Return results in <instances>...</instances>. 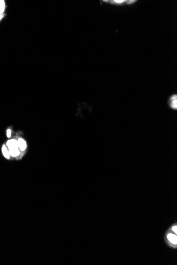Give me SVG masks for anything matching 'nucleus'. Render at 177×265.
<instances>
[{"mask_svg":"<svg viewBox=\"0 0 177 265\" xmlns=\"http://www.w3.org/2000/svg\"><path fill=\"white\" fill-rule=\"evenodd\" d=\"M7 137L8 138H10V136H11V131H10V130L9 129V130H7Z\"/></svg>","mask_w":177,"mask_h":265,"instance_id":"10","label":"nucleus"},{"mask_svg":"<svg viewBox=\"0 0 177 265\" xmlns=\"http://www.w3.org/2000/svg\"><path fill=\"white\" fill-rule=\"evenodd\" d=\"M104 1L105 2H109L110 3L117 5H121L125 3L128 4H130L135 2V1H131V0H129V1H126V0H114V1Z\"/></svg>","mask_w":177,"mask_h":265,"instance_id":"2","label":"nucleus"},{"mask_svg":"<svg viewBox=\"0 0 177 265\" xmlns=\"http://www.w3.org/2000/svg\"><path fill=\"white\" fill-rule=\"evenodd\" d=\"M9 153L10 155L12 157H17L20 154V151H19V150L18 149V148L9 149Z\"/></svg>","mask_w":177,"mask_h":265,"instance_id":"7","label":"nucleus"},{"mask_svg":"<svg viewBox=\"0 0 177 265\" xmlns=\"http://www.w3.org/2000/svg\"><path fill=\"white\" fill-rule=\"evenodd\" d=\"M17 141L18 144V147H19L20 149L22 151L24 150L27 147V144L26 141L22 139H19Z\"/></svg>","mask_w":177,"mask_h":265,"instance_id":"6","label":"nucleus"},{"mask_svg":"<svg viewBox=\"0 0 177 265\" xmlns=\"http://www.w3.org/2000/svg\"><path fill=\"white\" fill-rule=\"evenodd\" d=\"M7 145L9 149L18 148V141L16 140H14V139H12V140H10L8 141V142L7 143Z\"/></svg>","mask_w":177,"mask_h":265,"instance_id":"4","label":"nucleus"},{"mask_svg":"<svg viewBox=\"0 0 177 265\" xmlns=\"http://www.w3.org/2000/svg\"><path fill=\"white\" fill-rule=\"evenodd\" d=\"M7 4L4 0H0V21L6 16Z\"/></svg>","mask_w":177,"mask_h":265,"instance_id":"1","label":"nucleus"},{"mask_svg":"<svg viewBox=\"0 0 177 265\" xmlns=\"http://www.w3.org/2000/svg\"><path fill=\"white\" fill-rule=\"evenodd\" d=\"M169 104L170 107L174 109L177 108V96L176 94L173 95L169 100Z\"/></svg>","mask_w":177,"mask_h":265,"instance_id":"3","label":"nucleus"},{"mask_svg":"<svg viewBox=\"0 0 177 265\" xmlns=\"http://www.w3.org/2000/svg\"><path fill=\"white\" fill-rule=\"evenodd\" d=\"M2 153H3V154L4 156L7 159H9L10 155L9 154V153L7 148H6V147L5 145H3L2 148Z\"/></svg>","mask_w":177,"mask_h":265,"instance_id":"8","label":"nucleus"},{"mask_svg":"<svg viewBox=\"0 0 177 265\" xmlns=\"http://www.w3.org/2000/svg\"><path fill=\"white\" fill-rule=\"evenodd\" d=\"M172 230L173 232H174L175 234H176V232H177V231H176V226H173V227L172 228Z\"/></svg>","mask_w":177,"mask_h":265,"instance_id":"9","label":"nucleus"},{"mask_svg":"<svg viewBox=\"0 0 177 265\" xmlns=\"http://www.w3.org/2000/svg\"><path fill=\"white\" fill-rule=\"evenodd\" d=\"M167 238L169 241L173 244L176 245L177 243L176 241V236L175 234H173L172 233H169L167 235Z\"/></svg>","mask_w":177,"mask_h":265,"instance_id":"5","label":"nucleus"}]
</instances>
